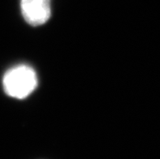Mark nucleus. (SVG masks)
Instances as JSON below:
<instances>
[{
  "label": "nucleus",
  "mask_w": 160,
  "mask_h": 159,
  "mask_svg": "<svg viewBox=\"0 0 160 159\" xmlns=\"http://www.w3.org/2000/svg\"><path fill=\"white\" fill-rule=\"evenodd\" d=\"M2 85L5 93L17 99L25 98L36 89L38 77L35 71L28 65H17L4 75Z\"/></svg>",
  "instance_id": "1"
},
{
  "label": "nucleus",
  "mask_w": 160,
  "mask_h": 159,
  "mask_svg": "<svg viewBox=\"0 0 160 159\" xmlns=\"http://www.w3.org/2000/svg\"><path fill=\"white\" fill-rule=\"evenodd\" d=\"M24 20L32 26H40L51 17V0H20Z\"/></svg>",
  "instance_id": "2"
}]
</instances>
